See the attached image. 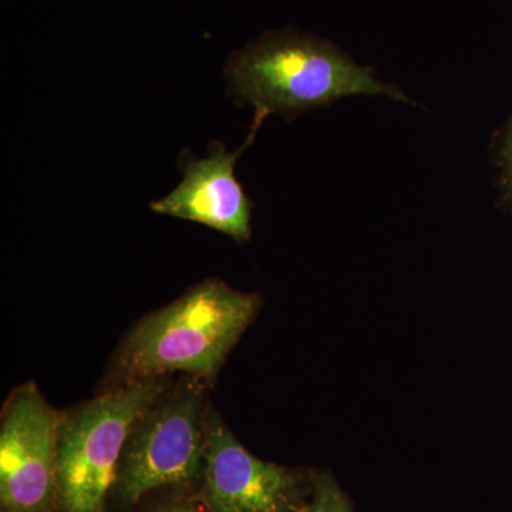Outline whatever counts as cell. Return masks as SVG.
<instances>
[{"label":"cell","instance_id":"obj_1","mask_svg":"<svg viewBox=\"0 0 512 512\" xmlns=\"http://www.w3.org/2000/svg\"><path fill=\"white\" fill-rule=\"evenodd\" d=\"M225 77L235 103L288 120L356 94L412 103L399 87L380 82L372 67L360 66L328 40L295 29L265 33L232 53Z\"/></svg>","mask_w":512,"mask_h":512},{"label":"cell","instance_id":"obj_2","mask_svg":"<svg viewBox=\"0 0 512 512\" xmlns=\"http://www.w3.org/2000/svg\"><path fill=\"white\" fill-rule=\"evenodd\" d=\"M259 308V295L220 279L195 285L131 330L117 363L124 383L173 372L214 379Z\"/></svg>","mask_w":512,"mask_h":512},{"label":"cell","instance_id":"obj_3","mask_svg":"<svg viewBox=\"0 0 512 512\" xmlns=\"http://www.w3.org/2000/svg\"><path fill=\"white\" fill-rule=\"evenodd\" d=\"M158 379H140L101 394L60 417L57 431L59 512H104L131 429L163 394Z\"/></svg>","mask_w":512,"mask_h":512},{"label":"cell","instance_id":"obj_4","mask_svg":"<svg viewBox=\"0 0 512 512\" xmlns=\"http://www.w3.org/2000/svg\"><path fill=\"white\" fill-rule=\"evenodd\" d=\"M204 414L202 394L190 386L141 414L128 434L114 484L124 503L137 504L161 488L191 487L202 477Z\"/></svg>","mask_w":512,"mask_h":512},{"label":"cell","instance_id":"obj_5","mask_svg":"<svg viewBox=\"0 0 512 512\" xmlns=\"http://www.w3.org/2000/svg\"><path fill=\"white\" fill-rule=\"evenodd\" d=\"M204 431L198 495L212 512H305L313 477L252 456L211 409L205 410Z\"/></svg>","mask_w":512,"mask_h":512},{"label":"cell","instance_id":"obj_6","mask_svg":"<svg viewBox=\"0 0 512 512\" xmlns=\"http://www.w3.org/2000/svg\"><path fill=\"white\" fill-rule=\"evenodd\" d=\"M60 414L35 384L15 390L0 429V510L59 512L57 431Z\"/></svg>","mask_w":512,"mask_h":512},{"label":"cell","instance_id":"obj_7","mask_svg":"<svg viewBox=\"0 0 512 512\" xmlns=\"http://www.w3.org/2000/svg\"><path fill=\"white\" fill-rule=\"evenodd\" d=\"M265 114L256 111L247 143L228 153L221 143H212L210 156L197 160L190 151L181 157L184 178L181 184L160 201L151 202V210L205 227L217 229L238 242L251 239L252 201L235 177V163L251 146Z\"/></svg>","mask_w":512,"mask_h":512},{"label":"cell","instance_id":"obj_8","mask_svg":"<svg viewBox=\"0 0 512 512\" xmlns=\"http://www.w3.org/2000/svg\"><path fill=\"white\" fill-rule=\"evenodd\" d=\"M493 163L497 168L500 204L512 215V117L495 137Z\"/></svg>","mask_w":512,"mask_h":512},{"label":"cell","instance_id":"obj_9","mask_svg":"<svg viewBox=\"0 0 512 512\" xmlns=\"http://www.w3.org/2000/svg\"><path fill=\"white\" fill-rule=\"evenodd\" d=\"M305 512H353L348 497L329 473L313 476V488Z\"/></svg>","mask_w":512,"mask_h":512},{"label":"cell","instance_id":"obj_10","mask_svg":"<svg viewBox=\"0 0 512 512\" xmlns=\"http://www.w3.org/2000/svg\"><path fill=\"white\" fill-rule=\"evenodd\" d=\"M147 512H212L200 495H178Z\"/></svg>","mask_w":512,"mask_h":512}]
</instances>
